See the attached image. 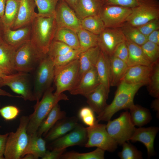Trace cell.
I'll return each instance as SVG.
<instances>
[{
	"label": "cell",
	"instance_id": "cell-1",
	"mask_svg": "<svg viewBox=\"0 0 159 159\" xmlns=\"http://www.w3.org/2000/svg\"><path fill=\"white\" fill-rule=\"evenodd\" d=\"M114 97L111 103L97 116V121H107L116 112L122 110L129 109L134 104L135 94L143 85L130 84L122 81L117 86Z\"/></svg>",
	"mask_w": 159,
	"mask_h": 159
},
{
	"label": "cell",
	"instance_id": "cell-2",
	"mask_svg": "<svg viewBox=\"0 0 159 159\" xmlns=\"http://www.w3.org/2000/svg\"><path fill=\"white\" fill-rule=\"evenodd\" d=\"M57 28L55 18L52 16L37 15L31 24L30 41L39 51L45 56L47 54Z\"/></svg>",
	"mask_w": 159,
	"mask_h": 159
},
{
	"label": "cell",
	"instance_id": "cell-3",
	"mask_svg": "<svg viewBox=\"0 0 159 159\" xmlns=\"http://www.w3.org/2000/svg\"><path fill=\"white\" fill-rule=\"evenodd\" d=\"M52 86L44 93L41 100L36 103L34 111L29 116V122L27 127L28 135L37 132L41 124L47 116L53 107L60 101L69 100L68 96L63 93L59 95H55Z\"/></svg>",
	"mask_w": 159,
	"mask_h": 159
},
{
	"label": "cell",
	"instance_id": "cell-4",
	"mask_svg": "<svg viewBox=\"0 0 159 159\" xmlns=\"http://www.w3.org/2000/svg\"><path fill=\"white\" fill-rule=\"evenodd\" d=\"M29 119V116H22L16 132L9 133L4 154L5 159L22 158L29 141L27 127Z\"/></svg>",
	"mask_w": 159,
	"mask_h": 159
},
{
	"label": "cell",
	"instance_id": "cell-5",
	"mask_svg": "<svg viewBox=\"0 0 159 159\" xmlns=\"http://www.w3.org/2000/svg\"><path fill=\"white\" fill-rule=\"evenodd\" d=\"M79 70V59L65 64L54 66L53 82L56 87L55 95L69 92L76 86Z\"/></svg>",
	"mask_w": 159,
	"mask_h": 159
},
{
	"label": "cell",
	"instance_id": "cell-6",
	"mask_svg": "<svg viewBox=\"0 0 159 159\" xmlns=\"http://www.w3.org/2000/svg\"><path fill=\"white\" fill-rule=\"evenodd\" d=\"M46 56L40 52L30 40L16 50L14 58L15 70L17 72H32Z\"/></svg>",
	"mask_w": 159,
	"mask_h": 159
},
{
	"label": "cell",
	"instance_id": "cell-7",
	"mask_svg": "<svg viewBox=\"0 0 159 159\" xmlns=\"http://www.w3.org/2000/svg\"><path fill=\"white\" fill-rule=\"evenodd\" d=\"M54 65L47 55L40 62L37 67L33 94L38 103L44 92L51 87L54 81Z\"/></svg>",
	"mask_w": 159,
	"mask_h": 159
},
{
	"label": "cell",
	"instance_id": "cell-8",
	"mask_svg": "<svg viewBox=\"0 0 159 159\" xmlns=\"http://www.w3.org/2000/svg\"><path fill=\"white\" fill-rule=\"evenodd\" d=\"M106 126L109 135L120 145L130 140L136 128L128 111L122 112L118 117L113 120H108Z\"/></svg>",
	"mask_w": 159,
	"mask_h": 159
},
{
	"label": "cell",
	"instance_id": "cell-9",
	"mask_svg": "<svg viewBox=\"0 0 159 159\" xmlns=\"http://www.w3.org/2000/svg\"><path fill=\"white\" fill-rule=\"evenodd\" d=\"M86 128L87 140L85 147H97L109 152L115 150L118 144L108 133L105 124L97 122Z\"/></svg>",
	"mask_w": 159,
	"mask_h": 159
},
{
	"label": "cell",
	"instance_id": "cell-10",
	"mask_svg": "<svg viewBox=\"0 0 159 159\" xmlns=\"http://www.w3.org/2000/svg\"><path fill=\"white\" fill-rule=\"evenodd\" d=\"M132 9L125 22L134 27L139 26L159 17V3L156 0H145Z\"/></svg>",
	"mask_w": 159,
	"mask_h": 159
},
{
	"label": "cell",
	"instance_id": "cell-11",
	"mask_svg": "<svg viewBox=\"0 0 159 159\" xmlns=\"http://www.w3.org/2000/svg\"><path fill=\"white\" fill-rule=\"evenodd\" d=\"M28 76L27 73L22 72L6 75L0 80V87L8 86L13 92L20 95L24 100L35 101Z\"/></svg>",
	"mask_w": 159,
	"mask_h": 159
},
{
	"label": "cell",
	"instance_id": "cell-12",
	"mask_svg": "<svg viewBox=\"0 0 159 159\" xmlns=\"http://www.w3.org/2000/svg\"><path fill=\"white\" fill-rule=\"evenodd\" d=\"M132 8L116 5H103L98 15L105 28L120 27L131 13Z\"/></svg>",
	"mask_w": 159,
	"mask_h": 159
},
{
	"label": "cell",
	"instance_id": "cell-13",
	"mask_svg": "<svg viewBox=\"0 0 159 159\" xmlns=\"http://www.w3.org/2000/svg\"><path fill=\"white\" fill-rule=\"evenodd\" d=\"M125 39L120 27L105 28L98 35L97 46L102 51L110 57L118 44Z\"/></svg>",
	"mask_w": 159,
	"mask_h": 159
},
{
	"label": "cell",
	"instance_id": "cell-14",
	"mask_svg": "<svg viewBox=\"0 0 159 159\" xmlns=\"http://www.w3.org/2000/svg\"><path fill=\"white\" fill-rule=\"evenodd\" d=\"M87 140L86 128L78 124L72 130L53 141L49 146L53 149H64L74 145H85Z\"/></svg>",
	"mask_w": 159,
	"mask_h": 159
},
{
	"label": "cell",
	"instance_id": "cell-15",
	"mask_svg": "<svg viewBox=\"0 0 159 159\" xmlns=\"http://www.w3.org/2000/svg\"><path fill=\"white\" fill-rule=\"evenodd\" d=\"M55 18L57 28H67L77 32L81 27V20L74 10L62 0H60L57 5Z\"/></svg>",
	"mask_w": 159,
	"mask_h": 159
},
{
	"label": "cell",
	"instance_id": "cell-16",
	"mask_svg": "<svg viewBox=\"0 0 159 159\" xmlns=\"http://www.w3.org/2000/svg\"><path fill=\"white\" fill-rule=\"evenodd\" d=\"M36 6L34 0H20L17 16L10 28L16 29L31 25L38 15L35 11Z\"/></svg>",
	"mask_w": 159,
	"mask_h": 159
},
{
	"label": "cell",
	"instance_id": "cell-17",
	"mask_svg": "<svg viewBox=\"0 0 159 159\" xmlns=\"http://www.w3.org/2000/svg\"><path fill=\"white\" fill-rule=\"evenodd\" d=\"M100 84L95 67L92 68L82 76L77 85L69 91L73 95L85 96Z\"/></svg>",
	"mask_w": 159,
	"mask_h": 159
},
{
	"label": "cell",
	"instance_id": "cell-18",
	"mask_svg": "<svg viewBox=\"0 0 159 159\" xmlns=\"http://www.w3.org/2000/svg\"><path fill=\"white\" fill-rule=\"evenodd\" d=\"M158 130L159 128L154 126L136 128L130 140L134 143H142L147 149L148 156L151 157L155 154L154 141Z\"/></svg>",
	"mask_w": 159,
	"mask_h": 159
},
{
	"label": "cell",
	"instance_id": "cell-19",
	"mask_svg": "<svg viewBox=\"0 0 159 159\" xmlns=\"http://www.w3.org/2000/svg\"><path fill=\"white\" fill-rule=\"evenodd\" d=\"M152 66L136 65L128 67L122 81L130 84L147 85Z\"/></svg>",
	"mask_w": 159,
	"mask_h": 159
},
{
	"label": "cell",
	"instance_id": "cell-20",
	"mask_svg": "<svg viewBox=\"0 0 159 159\" xmlns=\"http://www.w3.org/2000/svg\"><path fill=\"white\" fill-rule=\"evenodd\" d=\"M31 25L16 29H4V40L16 49L30 40Z\"/></svg>",
	"mask_w": 159,
	"mask_h": 159
},
{
	"label": "cell",
	"instance_id": "cell-21",
	"mask_svg": "<svg viewBox=\"0 0 159 159\" xmlns=\"http://www.w3.org/2000/svg\"><path fill=\"white\" fill-rule=\"evenodd\" d=\"M75 116L65 117L57 121L46 135V141H53L64 135L74 129L78 123Z\"/></svg>",
	"mask_w": 159,
	"mask_h": 159
},
{
	"label": "cell",
	"instance_id": "cell-22",
	"mask_svg": "<svg viewBox=\"0 0 159 159\" xmlns=\"http://www.w3.org/2000/svg\"><path fill=\"white\" fill-rule=\"evenodd\" d=\"M109 93L102 84L85 96L89 106L97 115L101 113L107 105V100Z\"/></svg>",
	"mask_w": 159,
	"mask_h": 159
},
{
	"label": "cell",
	"instance_id": "cell-23",
	"mask_svg": "<svg viewBox=\"0 0 159 159\" xmlns=\"http://www.w3.org/2000/svg\"><path fill=\"white\" fill-rule=\"evenodd\" d=\"M100 51V48L97 46L81 53L79 58V70L77 85L85 73L95 67Z\"/></svg>",
	"mask_w": 159,
	"mask_h": 159
},
{
	"label": "cell",
	"instance_id": "cell-24",
	"mask_svg": "<svg viewBox=\"0 0 159 159\" xmlns=\"http://www.w3.org/2000/svg\"><path fill=\"white\" fill-rule=\"evenodd\" d=\"M16 50L4 41L0 44V68L6 75L16 72L14 58Z\"/></svg>",
	"mask_w": 159,
	"mask_h": 159
},
{
	"label": "cell",
	"instance_id": "cell-25",
	"mask_svg": "<svg viewBox=\"0 0 159 159\" xmlns=\"http://www.w3.org/2000/svg\"><path fill=\"white\" fill-rule=\"evenodd\" d=\"M103 4L102 0H77L74 9L80 19L99 14Z\"/></svg>",
	"mask_w": 159,
	"mask_h": 159
},
{
	"label": "cell",
	"instance_id": "cell-26",
	"mask_svg": "<svg viewBox=\"0 0 159 159\" xmlns=\"http://www.w3.org/2000/svg\"><path fill=\"white\" fill-rule=\"evenodd\" d=\"M95 67L100 84L109 93L110 84V64L109 57L100 50Z\"/></svg>",
	"mask_w": 159,
	"mask_h": 159
},
{
	"label": "cell",
	"instance_id": "cell-27",
	"mask_svg": "<svg viewBox=\"0 0 159 159\" xmlns=\"http://www.w3.org/2000/svg\"><path fill=\"white\" fill-rule=\"evenodd\" d=\"M66 117V113L61 110L58 103L52 109L42 121L37 132L38 136L46 135L59 120Z\"/></svg>",
	"mask_w": 159,
	"mask_h": 159
},
{
	"label": "cell",
	"instance_id": "cell-28",
	"mask_svg": "<svg viewBox=\"0 0 159 159\" xmlns=\"http://www.w3.org/2000/svg\"><path fill=\"white\" fill-rule=\"evenodd\" d=\"M125 40L129 51L127 62L128 67L136 65H152L145 56L140 46L133 43L126 38Z\"/></svg>",
	"mask_w": 159,
	"mask_h": 159
},
{
	"label": "cell",
	"instance_id": "cell-29",
	"mask_svg": "<svg viewBox=\"0 0 159 159\" xmlns=\"http://www.w3.org/2000/svg\"><path fill=\"white\" fill-rule=\"evenodd\" d=\"M111 87L117 86L122 81L128 66L125 62L114 56L109 57Z\"/></svg>",
	"mask_w": 159,
	"mask_h": 159
},
{
	"label": "cell",
	"instance_id": "cell-30",
	"mask_svg": "<svg viewBox=\"0 0 159 159\" xmlns=\"http://www.w3.org/2000/svg\"><path fill=\"white\" fill-rule=\"evenodd\" d=\"M29 136L28 143L24 152L22 158L26 154H32L37 159L39 158H42L47 151L46 140L43 139L42 136H38L37 132L29 135Z\"/></svg>",
	"mask_w": 159,
	"mask_h": 159
},
{
	"label": "cell",
	"instance_id": "cell-31",
	"mask_svg": "<svg viewBox=\"0 0 159 159\" xmlns=\"http://www.w3.org/2000/svg\"><path fill=\"white\" fill-rule=\"evenodd\" d=\"M53 40L63 42L73 49H80L76 32L69 28H57Z\"/></svg>",
	"mask_w": 159,
	"mask_h": 159
},
{
	"label": "cell",
	"instance_id": "cell-32",
	"mask_svg": "<svg viewBox=\"0 0 159 159\" xmlns=\"http://www.w3.org/2000/svg\"><path fill=\"white\" fill-rule=\"evenodd\" d=\"M129 109L131 120L135 126L141 127L149 123L152 119L149 110L141 106L134 104Z\"/></svg>",
	"mask_w": 159,
	"mask_h": 159
},
{
	"label": "cell",
	"instance_id": "cell-33",
	"mask_svg": "<svg viewBox=\"0 0 159 159\" xmlns=\"http://www.w3.org/2000/svg\"><path fill=\"white\" fill-rule=\"evenodd\" d=\"M19 4L20 0H6L4 14L1 18L4 29L11 28L16 21Z\"/></svg>",
	"mask_w": 159,
	"mask_h": 159
},
{
	"label": "cell",
	"instance_id": "cell-34",
	"mask_svg": "<svg viewBox=\"0 0 159 159\" xmlns=\"http://www.w3.org/2000/svg\"><path fill=\"white\" fill-rule=\"evenodd\" d=\"M125 38L133 43L141 46L147 41V37L143 34L137 27L125 22L120 27Z\"/></svg>",
	"mask_w": 159,
	"mask_h": 159
},
{
	"label": "cell",
	"instance_id": "cell-35",
	"mask_svg": "<svg viewBox=\"0 0 159 159\" xmlns=\"http://www.w3.org/2000/svg\"><path fill=\"white\" fill-rule=\"evenodd\" d=\"M76 32L80 49L84 51L97 46L98 35L95 34L82 27Z\"/></svg>",
	"mask_w": 159,
	"mask_h": 159
},
{
	"label": "cell",
	"instance_id": "cell-36",
	"mask_svg": "<svg viewBox=\"0 0 159 159\" xmlns=\"http://www.w3.org/2000/svg\"><path fill=\"white\" fill-rule=\"evenodd\" d=\"M81 26L83 28L97 35L105 28L98 15L88 16L81 20Z\"/></svg>",
	"mask_w": 159,
	"mask_h": 159
},
{
	"label": "cell",
	"instance_id": "cell-37",
	"mask_svg": "<svg viewBox=\"0 0 159 159\" xmlns=\"http://www.w3.org/2000/svg\"><path fill=\"white\" fill-rule=\"evenodd\" d=\"M60 0H34L38 9V15L55 18L56 8Z\"/></svg>",
	"mask_w": 159,
	"mask_h": 159
},
{
	"label": "cell",
	"instance_id": "cell-38",
	"mask_svg": "<svg viewBox=\"0 0 159 159\" xmlns=\"http://www.w3.org/2000/svg\"><path fill=\"white\" fill-rule=\"evenodd\" d=\"M105 151L97 148L95 150L88 153H81L73 151L64 153L61 159H103Z\"/></svg>",
	"mask_w": 159,
	"mask_h": 159
},
{
	"label": "cell",
	"instance_id": "cell-39",
	"mask_svg": "<svg viewBox=\"0 0 159 159\" xmlns=\"http://www.w3.org/2000/svg\"><path fill=\"white\" fill-rule=\"evenodd\" d=\"M148 86L149 94L155 98H159V62L153 64Z\"/></svg>",
	"mask_w": 159,
	"mask_h": 159
},
{
	"label": "cell",
	"instance_id": "cell-40",
	"mask_svg": "<svg viewBox=\"0 0 159 159\" xmlns=\"http://www.w3.org/2000/svg\"><path fill=\"white\" fill-rule=\"evenodd\" d=\"M140 46L145 56L152 64L159 62V45L147 41Z\"/></svg>",
	"mask_w": 159,
	"mask_h": 159
},
{
	"label": "cell",
	"instance_id": "cell-41",
	"mask_svg": "<svg viewBox=\"0 0 159 159\" xmlns=\"http://www.w3.org/2000/svg\"><path fill=\"white\" fill-rule=\"evenodd\" d=\"M122 149L118 153L121 159H141L143 158L142 153L134 146L126 142L122 145Z\"/></svg>",
	"mask_w": 159,
	"mask_h": 159
},
{
	"label": "cell",
	"instance_id": "cell-42",
	"mask_svg": "<svg viewBox=\"0 0 159 159\" xmlns=\"http://www.w3.org/2000/svg\"><path fill=\"white\" fill-rule=\"evenodd\" d=\"M72 49L63 42L53 40L50 46L47 55L52 59L65 54Z\"/></svg>",
	"mask_w": 159,
	"mask_h": 159
},
{
	"label": "cell",
	"instance_id": "cell-43",
	"mask_svg": "<svg viewBox=\"0 0 159 159\" xmlns=\"http://www.w3.org/2000/svg\"><path fill=\"white\" fill-rule=\"evenodd\" d=\"M84 51L81 49H73L65 54L57 57L52 59L54 66H59L68 63L79 58Z\"/></svg>",
	"mask_w": 159,
	"mask_h": 159
},
{
	"label": "cell",
	"instance_id": "cell-44",
	"mask_svg": "<svg viewBox=\"0 0 159 159\" xmlns=\"http://www.w3.org/2000/svg\"><path fill=\"white\" fill-rule=\"evenodd\" d=\"M94 112L89 106L81 108L78 112V117L82 122L88 126H91L98 122L96 119Z\"/></svg>",
	"mask_w": 159,
	"mask_h": 159
},
{
	"label": "cell",
	"instance_id": "cell-45",
	"mask_svg": "<svg viewBox=\"0 0 159 159\" xmlns=\"http://www.w3.org/2000/svg\"><path fill=\"white\" fill-rule=\"evenodd\" d=\"M145 0H102L103 5L118 6L132 8L135 7Z\"/></svg>",
	"mask_w": 159,
	"mask_h": 159
},
{
	"label": "cell",
	"instance_id": "cell-46",
	"mask_svg": "<svg viewBox=\"0 0 159 159\" xmlns=\"http://www.w3.org/2000/svg\"><path fill=\"white\" fill-rule=\"evenodd\" d=\"M20 112L18 108L13 105L6 106L0 109L1 115L6 121L12 120L16 118Z\"/></svg>",
	"mask_w": 159,
	"mask_h": 159
},
{
	"label": "cell",
	"instance_id": "cell-47",
	"mask_svg": "<svg viewBox=\"0 0 159 159\" xmlns=\"http://www.w3.org/2000/svg\"><path fill=\"white\" fill-rule=\"evenodd\" d=\"M112 56L121 59L127 63L129 51L125 40L118 44Z\"/></svg>",
	"mask_w": 159,
	"mask_h": 159
},
{
	"label": "cell",
	"instance_id": "cell-48",
	"mask_svg": "<svg viewBox=\"0 0 159 159\" xmlns=\"http://www.w3.org/2000/svg\"><path fill=\"white\" fill-rule=\"evenodd\" d=\"M137 27L143 34L147 36L153 31L159 30V19L152 20Z\"/></svg>",
	"mask_w": 159,
	"mask_h": 159
},
{
	"label": "cell",
	"instance_id": "cell-49",
	"mask_svg": "<svg viewBox=\"0 0 159 159\" xmlns=\"http://www.w3.org/2000/svg\"><path fill=\"white\" fill-rule=\"evenodd\" d=\"M66 149H53L51 151H47L42 159H60Z\"/></svg>",
	"mask_w": 159,
	"mask_h": 159
},
{
	"label": "cell",
	"instance_id": "cell-50",
	"mask_svg": "<svg viewBox=\"0 0 159 159\" xmlns=\"http://www.w3.org/2000/svg\"><path fill=\"white\" fill-rule=\"evenodd\" d=\"M9 133L5 134H0V159H5L4 153L7 139Z\"/></svg>",
	"mask_w": 159,
	"mask_h": 159
},
{
	"label": "cell",
	"instance_id": "cell-51",
	"mask_svg": "<svg viewBox=\"0 0 159 159\" xmlns=\"http://www.w3.org/2000/svg\"><path fill=\"white\" fill-rule=\"evenodd\" d=\"M147 37L148 41L159 45V30L153 31Z\"/></svg>",
	"mask_w": 159,
	"mask_h": 159
},
{
	"label": "cell",
	"instance_id": "cell-52",
	"mask_svg": "<svg viewBox=\"0 0 159 159\" xmlns=\"http://www.w3.org/2000/svg\"><path fill=\"white\" fill-rule=\"evenodd\" d=\"M6 0H0V17L1 18L4 14Z\"/></svg>",
	"mask_w": 159,
	"mask_h": 159
},
{
	"label": "cell",
	"instance_id": "cell-53",
	"mask_svg": "<svg viewBox=\"0 0 159 159\" xmlns=\"http://www.w3.org/2000/svg\"><path fill=\"white\" fill-rule=\"evenodd\" d=\"M151 107L157 112H159V98H155V99L152 102L151 105Z\"/></svg>",
	"mask_w": 159,
	"mask_h": 159
},
{
	"label": "cell",
	"instance_id": "cell-54",
	"mask_svg": "<svg viewBox=\"0 0 159 159\" xmlns=\"http://www.w3.org/2000/svg\"><path fill=\"white\" fill-rule=\"evenodd\" d=\"M4 28L0 17V44L4 40Z\"/></svg>",
	"mask_w": 159,
	"mask_h": 159
},
{
	"label": "cell",
	"instance_id": "cell-55",
	"mask_svg": "<svg viewBox=\"0 0 159 159\" xmlns=\"http://www.w3.org/2000/svg\"><path fill=\"white\" fill-rule=\"evenodd\" d=\"M67 3L72 8L74 9L77 0H62Z\"/></svg>",
	"mask_w": 159,
	"mask_h": 159
},
{
	"label": "cell",
	"instance_id": "cell-56",
	"mask_svg": "<svg viewBox=\"0 0 159 159\" xmlns=\"http://www.w3.org/2000/svg\"><path fill=\"white\" fill-rule=\"evenodd\" d=\"M0 96H7L9 97H22L21 96H16L12 95L10 93L6 92L5 90L1 89L0 87Z\"/></svg>",
	"mask_w": 159,
	"mask_h": 159
},
{
	"label": "cell",
	"instance_id": "cell-57",
	"mask_svg": "<svg viewBox=\"0 0 159 159\" xmlns=\"http://www.w3.org/2000/svg\"><path fill=\"white\" fill-rule=\"evenodd\" d=\"M23 159H37V158L33 154H27L25 155L22 158Z\"/></svg>",
	"mask_w": 159,
	"mask_h": 159
},
{
	"label": "cell",
	"instance_id": "cell-58",
	"mask_svg": "<svg viewBox=\"0 0 159 159\" xmlns=\"http://www.w3.org/2000/svg\"><path fill=\"white\" fill-rule=\"evenodd\" d=\"M6 74L0 68V80Z\"/></svg>",
	"mask_w": 159,
	"mask_h": 159
}]
</instances>
